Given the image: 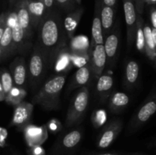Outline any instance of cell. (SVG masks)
<instances>
[{
    "label": "cell",
    "mask_w": 156,
    "mask_h": 155,
    "mask_svg": "<svg viewBox=\"0 0 156 155\" xmlns=\"http://www.w3.org/2000/svg\"><path fill=\"white\" fill-rule=\"evenodd\" d=\"M68 40L64 21L59 12L53 10L47 13L38 26L37 43L47 57L50 68L54 67L61 51L67 47Z\"/></svg>",
    "instance_id": "cell-1"
},
{
    "label": "cell",
    "mask_w": 156,
    "mask_h": 155,
    "mask_svg": "<svg viewBox=\"0 0 156 155\" xmlns=\"http://www.w3.org/2000/svg\"><path fill=\"white\" fill-rule=\"evenodd\" d=\"M84 13L83 8H79L76 9L73 12L68 13L64 20V26H65L66 31L69 40L74 37L75 31L79 26L80 20Z\"/></svg>",
    "instance_id": "cell-23"
},
{
    "label": "cell",
    "mask_w": 156,
    "mask_h": 155,
    "mask_svg": "<svg viewBox=\"0 0 156 155\" xmlns=\"http://www.w3.org/2000/svg\"><path fill=\"white\" fill-rule=\"evenodd\" d=\"M11 155H21V154H20L18 152L15 151V150H12V152H11Z\"/></svg>",
    "instance_id": "cell-43"
},
{
    "label": "cell",
    "mask_w": 156,
    "mask_h": 155,
    "mask_svg": "<svg viewBox=\"0 0 156 155\" xmlns=\"http://www.w3.org/2000/svg\"><path fill=\"white\" fill-rule=\"evenodd\" d=\"M15 11L16 12L18 21L25 34L26 39L28 40L32 35L31 18L28 10V0H17Z\"/></svg>",
    "instance_id": "cell-14"
},
{
    "label": "cell",
    "mask_w": 156,
    "mask_h": 155,
    "mask_svg": "<svg viewBox=\"0 0 156 155\" xmlns=\"http://www.w3.org/2000/svg\"><path fill=\"white\" fill-rule=\"evenodd\" d=\"M140 78V66L134 60L126 62L124 71V86L127 89H133L138 84Z\"/></svg>",
    "instance_id": "cell-20"
},
{
    "label": "cell",
    "mask_w": 156,
    "mask_h": 155,
    "mask_svg": "<svg viewBox=\"0 0 156 155\" xmlns=\"http://www.w3.org/2000/svg\"><path fill=\"white\" fill-rule=\"evenodd\" d=\"M9 24L12 27L14 53L25 52L28 48L27 39L24 30L18 21V16L15 10L9 13Z\"/></svg>",
    "instance_id": "cell-10"
},
{
    "label": "cell",
    "mask_w": 156,
    "mask_h": 155,
    "mask_svg": "<svg viewBox=\"0 0 156 155\" xmlns=\"http://www.w3.org/2000/svg\"><path fill=\"white\" fill-rule=\"evenodd\" d=\"M123 11L125 21L126 24V36H127V46L130 49L136 40V23L138 13L134 0H123Z\"/></svg>",
    "instance_id": "cell-9"
},
{
    "label": "cell",
    "mask_w": 156,
    "mask_h": 155,
    "mask_svg": "<svg viewBox=\"0 0 156 155\" xmlns=\"http://www.w3.org/2000/svg\"><path fill=\"white\" fill-rule=\"evenodd\" d=\"M129 155H146V154H142V153H133V154Z\"/></svg>",
    "instance_id": "cell-45"
},
{
    "label": "cell",
    "mask_w": 156,
    "mask_h": 155,
    "mask_svg": "<svg viewBox=\"0 0 156 155\" xmlns=\"http://www.w3.org/2000/svg\"><path fill=\"white\" fill-rule=\"evenodd\" d=\"M25 90L19 89V88L15 87V88L12 90V91L10 93V94L6 97L5 101L7 102V103L16 106L17 104H18V103L23 101V99L25 97Z\"/></svg>",
    "instance_id": "cell-30"
},
{
    "label": "cell",
    "mask_w": 156,
    "mask_h": 155,
    "mask_svg": "<svg viewBox=\"0 0 156 155\" xmlns=\"http://www.w3.org/2000/svg\"><path fill=\"white\" fill-rule=\"evenodd\" d=\"M120 30L119 24L114 27L112 31L105 37V46L107 55V65L109 68L114 66L118 55L119 43H120Z\"/></svg>",
    "instance_id": "cell-11"
},
{
    "label": "cell",
    "mask_w": 156,
    "mask_h": 155,
    "mask_svg": "<svg viewBox=\"0 0 156 155\" xmlns=\"http://www.w3.org/2000/svg\"><path fill=\"white\" fill-rule=\"evenodd\" d=\"M102 4L105 5L111 6V7L114 8L115 5L117 3V0H101Z\"/></svg>",
    "instance_id": "cell-38"
},
{
    "label": "cell",
    "mask_w": 156,
    "mask_h": 155,
    "mask_svg": "<svg viewBox=\"0 0 156 155\" xmlns=\"http://www.w3.org/2000/svg\"><path fill=\"white\" fill-rule=\"evenodd\" d=\"M27 68L28 83L31 89L35 91L44 79L47 71L50 68L47 57L37 43L34 46Z\"/></svg>",
    "instance_id": "cell-4"
},
{
    "label": "cell",
    "mask_w": 156,
    "mask_h": 155,
    "mask_svg": "<svg viewBox=\"0 0 156 155\" xmlns=\"http://www.w3.org/2000/svg\"><path fill=\"white\" fill-rule=\"evenodd\" d=\"M8 137V131L4 127L0 128V146L2 148L6 147V141Z\"/></svg>",
    "instance_id": "cell-34"
},
{
    "label": "cell",
    "mask_w": 156,
    "mask_h": 155,
    "mask_svg": "<svg viewBox=\"0 0 156 155\" xmlns=\"http://www.w3.org/2000/svg\"><path fill=\"white\" fill-rule=\"evenodd\" d=\"M9 3V5H10L11 8H13L15 6V4L17 2V0H8Z\"/></svg>",
    "instance_id": "cell-41"
},
{
    "label": "cell",
    "mask_w": 156,
    "mask_h": 155,
    "mask_svg": "<svg viewBox=\"0 0 156 155\" xmlns=\"http://www.w3.org/2000/svg\"><path fill=\"white\" fill-rule=\"evenodd\" d=\"M123 129V121L120 119H115L105 125L99 134L96 141V145L98 148L105 149L110 147L117 138Z\"/></svg>",
    "instance_id": "cell-8"
},
{
    "label": "cell",
    "mask_w": 156,
    "mask_h": 155,
    "mask_svg": "<svg viewBox=\"0 0 156 155\" xmlns=\"http://www.w3.org/2000/svg\"><path fill=\"white\" fill-rule=\"evenodd\" d=\"M114 8L102 4L101 6V23L105 38L111 33L114 27Z\"/></svg>",
    "instance_id": "cell-24"
},
{
    "label": "cell",
    "mask_w": 156,
    "mask_h": 155,
    "mask_svg": "<svg viewBox=\"0 0 156 155\" xmlns=\"http://www.w3.org/2000/svg\"><path fill=\"white\" fill-rule=\"evenodd\" d=\"M151 21H152V24L153 27L156 28V9L155 7L151 9Z\"/></svg>",
    "instance_id": "cell-37"
},
{
    "label": "cell",
    "mask_w": 156,
    "mask_h": 155,
    "mask_svg": "<svg viewBox=\"0 0 156 155\" xmlns=\"http://www.w3.org/2000/svg\"><path fill=\"white\" fill-rule=\"evenodd\" d=\"M83 136V129L75 127L59 136L50 149V155H72L79 147Z\"/></svg>",
    "instance_id": "cell-5"
},
{
    "label": "cell",
    "mask_w": 156,
    "mask_h": 155,
    "mask_svg": "<svg viewBox=\"0 0 156 155\" xmlns=\"http://www.w3.org/2000/svg\"><path fill=\"white\" fill-rule=\"evenodd\" d=\"M90 63L92 68L93 74L98 78L103 74L104 69L107 65V55L104 44L96 45L94 48L91 49Z\"/></svg>",
    "instance_id": "cell-15"
},
{
    "label": "cell",
    "mask_w": 156,
    "mask_h": 155,
    "mask_svg": "<svg viewBox=\"0 0 156 155\" xmlns=\"http://www.w3.org/2000/svg\"><path fill=\"white\" fill-rule=\"evenodd\" d=\"M149 147H156V138L155 139H154L153 141L150 143V144H149Z\"/></svg>",
    "instance_id": "cell-42"
},
{
    "label": "cell",
    "mask_w": 156,
    "mask_h": 155,
    "mask_svg": "<svg viewBox=\"0 0 156 155\" xmlns=\"http://www.w3.org/2000/svg\"><path fill=\"white\" fill-rule=\"evenodd\" d=\"M70 43V53L72 58H85L90 60L91 54H88V40L84 36L73 37Z\"/></svg>",
    "instance_id": "cell-21"
},
{
    "label": "cell",
    "mask_w": 156,
    "mask_h": 155,
    "mask_svg": "<svg viewBox=\"0 0 156 155\" xmlns=\"http://www.w3.org/2000/svg\"><path fill=\"white\" fill-rule=\"evenodd\" d=\"M9 12H2L0 16V37L2 36L9 25Z\"/></svg>",
    "instance_id": "cell-32"
},
{
    "label": "cell",
    "mask_w": 156,
    "mask_h": 155,
    "mask_svg": "<svg viewBox=\"0 0 156 155\" xmlns=\"http://www.w3.org/2000/svg\"><path fill=\"white\" fill-rule=\"evenodd\" d=\"M28 155H46L44 149L41 145H35L29 147L27 150Z\"/></svg>",
    "instance_id": "cell-33"
},
{
    "label": "cell",
    "mask_w": 156,
    "mask_h": 155,
    "mask_svg": "<svg viewBox=\"0 0 156 155\" xmlns=\"http://www.w3.org/2000/svg\"><path fill=\"white\" fill-rule=\"evenodd\" d=\"M129 103V97L123 92L113 93L108 101V109L112 113L117 114L121 112Z\"/></svg>",
    "instance_id": "cell-22"
},
{
    "label": "cell",
    "mask_w": 156,
    "mask_h": 155,
    "mask_svg": "<svg viewBox=\"0 0 156 155\" xmlns=\"http://www.w3.org/2000/svg\"><path fill=\"white\" fill-rule=\"evenodd\" d=\"M82 155H120L117 153H111V152H108V153H84Z\"/></svg>",
    "instance_id": "cell-39"
},
{
    "label": "cell",
    "mask_w": 156,
    "mask_h": 155,
    "mask_svg": "<svg viewBox=\"0 0 156 155\" xmlns=\"http://www.w3.org/2000/svg\"><path fill=\"white\" fill-rule=\"evenodd\" d=\"M73 62L71 53H70V50L66 47L61 51L60 54L58 56L53 68L57 71H62V69H66V68L68 69V67L71 66L70 65Z\"/></svg>",
    "instance_id": "cell-28"
},
{
    "label": "cell",
    "mask_w": 156,
    "mask_h": 155,
    "mask_svg": "<svg viewBox=\"0 0 156 155\" xmlns=\"http://www.w3.org/2000/svg\"><path fill=\"white\" fill-rule=\"evenodd\" d=\"M92 74L93 71L91 63L90 62H88L85 65L81 66L76 71L69 84V89L72 91V90L76 89V88H81L82 87L86 86L89 81L91 80Z\"/></svg>",
    "instance_id": "cell-16"
},
{
    "label": "cell",
    "mask_w": 156,
    "mask_h": 155,
    "mask_svg": "<svg viewBox=\"0 0 156 155\" xmlns=\"http://www.w3.org/2000/svg\"><path fill=\"white\" fill-rule=\"evenodd\" d=\"M136 45L140 52L146 53V40L144 33V21L141 15H138L136 32Z\"/></svg>",
    "instance_id": "cell-26"
},
{
    "label": "cell",
    "mask_w": 156,
    "mask_h": 155,
    "mask_svg": "<svg viewBox=\"0 0 156 155\" xmlns=\"http://www.w3.org/2000/svg\"><path fill=\"white\" fill-rule=\"evenodd\" d=\"M156 112V94L150 96L133 114L127 126V133L133 134L147 122Z\"/></svg>",
    "instance_id": "cell-6"
},
{
    "label": "cell",
    "mask_w": 156,
    "mask_h": 155,
    "mask_svg": "<svg viewBox=\"0 0 156 155\" xmlns=\"http://www.w3.org/2000/svg\"><path fill=\"white\" fill-rule=\"evenodd\" d=\"M34 110V104L30 102L24 101L15 106L13 116L9 126L17 127L19 130L24 131L31 122L32 114Z\"/></svg>",
    "instance_id": "cell-7"
},
{
    "label": "cell",
    "mask_w": 156,
    "mask_h": 155,
    "mask_svg": "<svg viewBox=\"0 0 156 155\" xmlns=\"http://www.w3.org/2000/svg\"><path fill=\"white\" fill-rule=\"evenodd\" d=\"M76 2L77 3V5H79L82 4V0H76Z\"/></svg>",
    "instance_id": "cell-44"
},
{
    "label": "cell",
    "mask_w": 156,
    "mask_h": 155,
    "mask_svg": "<svg viewBox=\"0 0 156 155\" xmlns=\"http://www.w3.org/2000/svg\"><path fill=\"white\" fill-rule=\"evenodd\" d=\"M28 10L31 18L32 26L33 27H38L47 14L44 0H28Z\"/></svg>",
    "instance_id": "cell-18"
},
{
    "label": "cell",
    "mask_w": 156,
    "mask_h": 155,
    "mask_svg": "<svg viewBox=\"0 0 156 155\" xmlns=\"http://www.w3.org/2000/svg\"><path fill=\"white\" fill-rule=\"evenodd\" d=\"M44 5L46 6V9H47V13L50 12H53V10H55L54 6H56V2H55V0H44Z\"/></svg>",
    "instance_id": "cell-36"
},
{
    "label": "cell",
    "mask_w": 156,
    "mask_h": 155,
    "mask_svg": "<svg viewBox=\"0 0 156 155\" xmlns=\"http://www.w3.org/2000/svg\"><path fill=\"white\" fill-rule=\"evenodd\" d=\"M145 40H146V54L151 60L156 59V47L152 37V28L147 24H144Z\"/></svg>",
    "instance_id": "cell-27"
},
{
    "label": "cell",
    "mask_w": 156,
    "mask_h": 155,
    "mask_svg": "<svg viewBox=\"0 0 156 155\" xmlns=\"http://www.w3.org/2000/svg\"><path fill=\"white\" fill-rule=\"evenodd\" d=\"M134 2H135L136 7L137 13H138V15H141L143 12L146 0H134Z\"/></svg>",
    "instance_id": "cell-35"
},
{
    "label": "cell",
    "mask_w": 156,
    "mask_h": 155,
    "mask_svg": "<svg viewBox=\"0 0 156 155\" xmlns=\"http://www.w3.org/2000/svg\"><path fill=\"white\" fill-rule=\"evenodd\" d=\"M9 70L13 78L15 86L19 89L25 90L28 81V68L24 58L17 57L11 62Z\"/></svg>",
    "instance_id": "cell-12"
},
{
    "label": "cell",
    "mask_w": 156,
    "mask_h": 155,
    "mask_svg": "<svg viewBox=\"0 0 156 155\" xmlns=\"http://www.w3.org/2000/svg\"><path fill=\"white\" fill-rule=\"evenodd\" d=\"M25 132V138L27 144L30 147L35 145H41L47 138V131L43 132V129L38 128L27 127L24 130Z\"/></svg>",
    "instance_id": "cell-25"
},
{
    "label": "cell",
    "mask_w": 156,
    "mask_h": 155,
    "mask_svg": "<svg viewBox=\"0 0 156 155\" xmlns=\"http://www.w3.org/2000/svg\"><path fill=\"white\" fill-rule=\"evenodd\" d=\"M89 90L85 86L79 88L73 97L66 112L65 126L67 128L76 127L83 120L89 103Z\"/></svg>",
    "instance_id": "cell-3"
},
{
    "label": "cell",
    "mask_w": 156,
    "mask_h": 155,
    "mask_svg": "<svg viewBox=\"0 0 156 155\" xmlns=\"http://www.w3.org/2000/svg\"><path fill=\"white\" fill-rule=\"evenodd\" d=\"M114 86V79L110 74H102L98 79L95 91L101 103H105L112 91Z\"/></svg>",
    "instance_id": "cell-17"
},
{
    "label": "cell",
    "mask_w": 156,
    "mask_h": 155,
    "mask_svg": "<svg viewBox=\"0 0 156 155\" xmlns=\"http://www.w3.org/2000/svg\"><path fill=\"white\" fill-rule=\"evenodd\" d=\"M66 83V74H56L42 85L31 100L45 110H56L60 107V94Z\"/></svg>",
    "instance_id": "cell-2"
},
{
    "label": "cell",
    "mask_w": 156,
    "mask_h": 155,
    "mask_svg": "<svg viewBox=\"0 0 156 155\" xmlns=\"http://www.w3.org/2000/svg\"><path fill=\"white\" fill-rule=\"evenodd\" d=\"M152 37H153L154 43H155V45L156 47V28H155V27H152Z\"/></svg>",
    "instance_id": "cell-40"
},
{
    "label": "cell",
    "mask_w": 156,
    "mask_h": 155,
    "mask_svg": "<svg viewBox=\"0 0 156 155\" xmlns=\"http://www.w3.org/2000/svg\"><path fill=\"white\" fill-rule=\"evenodd\" d=\"M101 0H95L94 2V18L91 26V49L94 48L96 45L104 44L105 36L103 33V27L101 23Z\"/></svg>",
    "instance_id": "cell-13"
},
{
    "label": "cell",
    "mask_w": 156,
    "mask_h": 155,
    "mask_svg": "<svg viewBox=\"0 0 156 155\" xmlns=\"http://www.w3.org/2000/svg\"><path fill=\"white\" fill-rule=\"evenodd\" d=\"M0 84L2 86L5 93L6 94V97H7L15 87L10 70H8L6 68H2L1 70V81H0Z\"/></svg>",
    "instance_id": "cell-29"
},
{
    "label": "cell",
    "mask_w": 156,
    "mask_h": 155,
    "mask_svg": "<svg viewBox=\"0 0 156 155\" xmlns=\"http://www.w3.org/2000/svg\"><path fill=\"white\" fill-rule=\"evenodd\" d=\"M14 54L12 27L8 25L2 36L0 37V59L2 62Z\"/></svg>",
    "instance_id": "cell-19"
},
{
    "label": "cell",
    "mask_w": 156,
    "mask_h": 155,
    "mask_svg": "<svg viewBox=\"0 0 156 155\" xmlns=\"http://www.w3.org/2000/svg\"><path fill=\"white\" fill-rule=\"evenodd\" d=\"M55 2L58 9L66 12L67 14L76 10L77 4L76 0H55Z\"/></svg>",
    "instance_id": "cell-31"
}]
</instances>
